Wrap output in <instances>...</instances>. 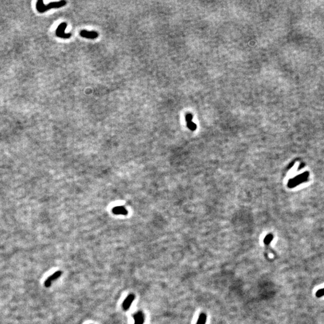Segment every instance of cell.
<instances>
[{
  "instance_id": "12",
  "label": "cell",
  "mask_w": 324,
  "mask_h": 324,
  "mask_svg": "<svg viewBox=\"0 0 324 324\" xmlns=\"http://www.w3.org/2000/svg\"><path fill=\"white\" fill-rule=\"evenodd\" d=\"M316 296L318 298H321L324 296V288L318 290L316 293Z\"/></svg>"
},
{
  "instance_id": "11",
  "label": "cell",
  "mask_w": 324,
  "mask_h": 324,
  "mask_svg": "<svg viewBox=\"0 0 324 324\" xmlns=\"http://www.w3.org/2000/svg\"><path fill=\"white\" fill-rule=\"evenodd\" d=\"M187 127H188V128L189 129H190V130H192V131L195 130L196 129V127H197L196 124L194 123H193V121L187 123Z\"/></svg>"
},
{
  "instance_id": "5",
  "label": "cell",
  "mask_w": 324,
  "mask_h": 324,
  "mask_svg": "<svg viewBox=\"0 0 324 324\" xmlns=\"http://www.w3.org/2000/svg\"><path fill=\"white\" fill-rule=\"evenodd\" d=\"M62 274V272L60 271H56L55 273H54L52 276H50V277L47 278L45 283V285L46 287H49L51 284H52V282L55 280H56Z\"/></svg>"
},
{
  "instance_id": "2",
  "label": "cell",
  "mask_w": 324,
  "mask_h": 324,
  "mask_svg": "<svg viewBox=\"0 0 324 324\" xmlns=\"http://www.w3.org/2000/svg\"><path fill=\"white\" fill-rule=\"evenodd\" d=\"M309 175V172H304L303 174H302L301 175H299L294 177V178L290 180L289 181V182H288L287 186L289 188H293L295 186L299 185V184L306 181L307 180Z\"/></svg>"
},
{
  "instance_id": "4",
  "label": "cell",
  "mask_w": 324,
  "mask_h": 324,
  "mask_svg": "<svg viewBox=\"0 0 324 324\" xmlns=\"http://www.w3.org/2000/svg\"><path fill=\"white\" fill-rule=\"evenodd\" d=\"M80 35L82 37H85L88 39H94L98 36V34L95 31H88L86 30H82L80 33Z\"/></svg>"
},
{
  "instance_id": "6",
  "label": "cell",
  "mask_w": 324,
  "mask_h": 324,
  "mask_svg": "<svg viewBox=\"0 0 324 324\" xmlns=\"http://www.w3.org/2000/svg\"><path fill=\"white\" fill-rule=\"evenodd\" d=\"M135 298V295H133V294L129 295L126 298V299L124 300V303L123 304V307L124 310H128L129 309L130 305L132 304V303L134 301Z\"/></svg>"
},
{
  "instance_id": "7",
  "label": "cell",
  "mask_w": 324,
  "mask_h": 324,
  "mask_svg": "<svg viewBox=\"0 0 324 324\" xmlns=\"http://www.w3.org/2000/svg\"><path fill=\"white\" fill-rule=\"evenodd\" d=\"M135 324H143L144 322V315L142 312H138L134 316Z\"/></svg>"
},
{
  "instance_id": "9",
  "label": "cell",
  "mask_w": 324,
  "mask_h": 324,
  "mask_svg": "<svg viewBox=\"0 0 324 324\" xmlns=\"http://www.w3.org/2000/svg\"><path fill=\"white\" fill-rule=\"evenodd\" d=\"M207 321V315L205 313H201L198 318L196 324H205Z\"/></svg>"
},
{
  "instance_id": "13",
  "label": "cell",
  "mask_w": 324,
  "mask_h": 324,
  "mask_svg": "<svg viewBox=\"0 0 324 324\" xmlns=\"http://www.w3.org/2000/svg\"><path fill=\"white\" fill-rule=\"evenodd\" d=\"M192 119H193V115L191 114H187L185 116V120H186L187 123L192 121Z\"/></svg>"
},
{
  "instance_id": "1",
  "label": "cell",
  "mask_w": 324,
  "mask_h": 324,
  "mask_svg": "<svg viewBox=\"0 0 324 324\" xmlns=\"http://www.w3.org/2000/svg\"><path fill=\"white\" fill-rule=\"evenodd\" d=\"M67 4V2L66 1H61L58 2H54L48 4L47 5H45L43 4V1H39L37 3V9L40 12H44L47 10L53 8H60L64 5H66Z\"/></svg>"
},
{
  "instance_id": "10",
  "label": "cell",
  "mask_w": 324,
  "mask_h": 324,
  "mask_svg": "<svg viewBox=\"0 0 324 324\" xmlns=\"http://www.w3.org/2000/svg\"><path fill=\"white\" fill-rule=\"evenodd\" d=\"M273 239V235L272 234H268V235H267V236H265V238H264V242L265 244H266V245H268V244L272 241Z\"/></svg>"
},
{
  "instance_id": "8",
  "label": "cell",
  "mask_w": 324,
  "mask_h": 324,
  "mask_svg": "<svg viewBox=\"0 0 324 324\" xmlns=\"http://www.w3.org/2000/svg\"><path fill=\"white\" fill-rule=\"evenodd\" d=\"M113 212L116 214H121V215H125L127 213V210L125 209L124 207L122 206L117 207L114 208Z\"/></svg>"
},
{
  "instance_id": "3",
  "label": "cell",
  "mask_w": 324,
  "mask_h": 324,
  "mask_svg": "<svg viewBox=\"0 0 324 324\" xmlns=\"http://www.w3.org/2000/svg\"><path fill=\"white\" fill-rule=\"evenodd\" d=\"M67 23L63 22L58 27L56 30V35L58 37L63 38V39H69L72 36L71 33H66L65 30L67 27Z\"/></svg>"
}]
</instances>
